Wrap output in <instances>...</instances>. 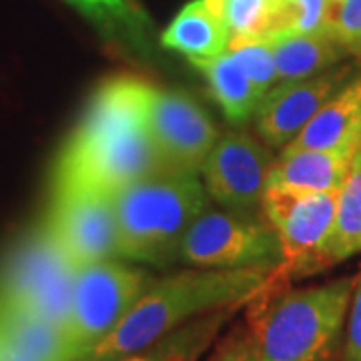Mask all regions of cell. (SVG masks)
Here are the masks:
<instances>
[{"label": "cell", "instance_id": "cell-14", "mask_svg": "<svg viewBox=\"0 0 361 361\" xmlns=\"http://www.w3.org/2000/svg\"><path fill=\"white\" fill-rule=\"evenodd\" d=\"M355 155L353 149H281L271 169L269 185L303 193H334L341 189Z\"/></svg>", "mask_w": 361, "mask_h": 361}, {"label": "cell", "instance_id": "cell-26", "mask_svg": "<svg viewBox=\"0 0 361 361\" xmlns=\"http://www.w3.org/2000/svg\"><path fill=\"white\" fill-rule=\"evenodd\" d=\"M205 361H259L257 345L251 327L245 323H237L221 337Z\"/></svg>", "mask_w": 361, "mask_h": 361}, {"label": "cell", "instance_id": "cell-11", "mask_svg": "<svg viewBox=\"0 0 361 361\" xmlns=\"http://www.w3.org/2000/svg\"><path fill=\"white\" fill-rule=\"evenodd\" d=\"M147 127L167 171L177 173L199 175L221 137L213 121L191 97L157 87L149 97Z\"/></svg>", "mask_w": 361, "mask_h": 361}, {"label": "cell", "instance_id": "cell-24", "mask_svg": "<svg viewBox=\"0 0 361 361\" xmlns=\"http://www.w3.org/2000/svg\"><path fill=\"white\" fill-rule=\"evenodd\" d=\"M281 32L331 37V0H281Z\"/></svg>", "mask_w": 361, "mask_h": 361}, {"label": "cell", "instance_id": "cell-2", "mask_svg": "<svg viewBox=\"0 0 361 361\" xmlns=\"http://www.w3.org/2000/svg\"><path fill=\"white\" fill-rule=\"evenodd\" d=\"M277 279H283L279 271L261 267H195L155 279L121 325L82 361H115L141 351L203 315L249 305Z\"/></svg>", "mask_w": 361, "mask_h": 361}, {"label": "cell", "instance_id": "cell-16", "mask_svg": "<svg viewBox=\"0 0 361 361\" xmlns=\"http://www.w3.org/2000/svg\"><path fill=\"white\" fill-rule=\"evenodd\" d=\"M82 14L104 39L121 49L149 54L153 47V20L139 0H65Z\"/></svg>", "mask_w": 361, "mask_h": 361}, {"label": "cell", "instance_id": "cell-25", "mask_svg": "<svg viewBox=\"0 0 361 361\" xmlns=\"http://www.w3.org/2000/svg\"><path fill=\"white\" fill-rule=\"evenodd\" d=\"M331 39L361 59V0H331Z\"/></svg>", "mask_w": 361, "mask_h": 361}, {"label": "cell", "instance_id": "cell-13", "mask_svg": "<svg viewBox=\"0 0 361 361\" xmlns=\"http://www.w3.org/2000/svg\"><path fill=\"white\" fill-rule=\"evenodd\" d=\"M283 149H361V66Z\"/></svg>", "mask_w": 361, "mask_h": 361}, {"label": "cell", "instance_id": "cell-3", "mask_svg": "<svg viewBox=\"0 0 361 361\" xmlns=\"http://www.w3.org/2000/svg\"><path fill=\"white\" fill-rule=\"evenodd\" d=\"M355 277L285 289L277 279L249 301L259 361H334L348 319Z\"/></svg>", "mask_w": 361, "mask_h": 361}, {"label": "cell", "instance_id": "cell-18", "mask_svg": "<svg viewBox=\"0 0 361 361\" xmlns=\"http://www.w3.org/2000/svg\"><path fill=\"white\" fill-rule=\"evenodd\" d=\"M191 65L207 78L211 97L217 101L229 123L243 125L255 116L265 94L251 82L231 52H223L207 61H195Z\"/></svg>", "mask_w": 361, "mask_h": 361}, {"label": "cell", "instance_id": "cell-12", "mask_svg": "<svg viewBox=\"0 0 361 361\" xmlns=\"http://www.w3.org/2000/svg\"><path fill=\"white\" fill-rule=\"evenodd\" d=\"M357 71L353 63H341L315 77L279 82L267 90L255 113L261 141L281 151Z\"/></svg>", "mask_w": 361, "mask_h": 361}, {"label": "cell", "instance_id": "cell-6", "mask_svg": "<svg viewBox=\"0 0 361 361\" xmlns=\"http://www.w3.org/2000/svg\"><path fill=\"white\" fill-rule=\"evenodd\" d=\"M75 271L47 229L39 227L16 243L0 267V307L25 311L65 329Z\"/></svg>", "mask_w": 361, "mask_h": 361}, {"label": "cell", "instance_id": "cell-21", "mask_svg": "<svg viewBox=\"0 0 361 361\" xmlns=\"http://www.w3.org/2000/svg\"><path fill=\"white\" fill-rule=\"evenodd\" d=\"M361 253V149L337 191L334 231L327 245V267Z\"/></svg>", "mask_w": 361, "mask_h": 361}, {"label": "cell", "instance_id": "cell-4", "mask_svg": "<svg viewBox=\"0 0 361 361\" xmlns=\"http://www.w3.org/2000/svg\"><path fill=\"white\" fill-rule=\"evenodd\" d=\"M203 180L193 173L163 171L111 195L121 259L165 265L179 257L185 233L207 209Z\"/></svg>", "mask_w": 361, "mask_h": 361}, {"label": "cell", "instance_id": "cell-8", "mask_svg": "<svg viewBox=\"0 0 361 361\" xmlns=\"http://www.w3.org/2000/svg\"><path fill=\"white\" fill-rule=\"evenodd\" d=\"M179 259L201 269H279L281 247L265 219L205 209L185 233Z\"/></svg>", "mask_w": 361, "mask_h": 361}, {"label": "cell", "instance_id": "cell-9", "mask_svg": "<svg viewBox=\"0 0 361 361\" xmlns=\"http://www.w3.org/2000/svg\"><path fill=\"white\" fill-rule=\"evenodd\" d=\"M42 227L75 269L121 259L111 195L87 189H52Z\"/></svg>", "mask_w": 361, "mask_h": 361}, {"label": "cell", "instance_id": "cell-23", "mask_svg": "<svg viewBox=\"0 0 361 361\" xmlns=\"http://www.w3.org/2000/svg\"><path fill=\"white\" fill-rule=\"evenodd\" d=\"M229 52L235 56L239 66L245 71L251 82L257 87L263 94L279 85L277 77V65L275 56L271 52L269 44L265 39H251V37H231Z\"/></svg>", "mask_w": 361, "mask_h": 361}, {"label": "cell", "instance_id": "cell-7", "mask_svg": "<svg viewBox=\"0 0 361 361\" xmlns=\"http://www.w3.org/2000/svg\"><path fill=\"white\" fill-rule=\"evenodd\" d=\"M337 191L303 193L269 185L261 201L263 219L269 223L281 247L283 279L310 277L327 269V245L334 231Z\"/></svg>", "mask_w": 361, "mask_h": 361}, {"label": "cell", "instance_id": "cell-28", "mask_svg": "<svg viewBox=\"0 0 361 361\" xmlns=\"http://www.w3.org/2000/svg\"><path fill=\"white\" fill-rule=\"evenodd\" d=\"M203 2H207V4H209L211 8H215L217 13L223 14V4H225L227 0H203Z\"/></svg>", "mask_w": 361, "mask_h": 361}, {"label": "cell", "instance_id": "cell-27", "mask_svg": "<svg viewBox=\"0 0 361 361\" xmlns=\"http://www.w3.org/2000/svg\"><path fill=\"white\" fill-rule=\"evenodd\" d=\"M341 349V361H361V271L353 279V291L345 319V339Z\"/></svg>", "mask_w": 361, "mask_h": 361}, {"label": "cell", "instance_id": "cell-5", "mask_svg": "<svg viewBox=\"0 0 361 361\" xmlns=\"http://www.w3.org/2000/svg\"><path fill=\"white\" fill-rule=\"evenodd\" d=\"M153 275L118 259L75 271L65 339L71 361H82L115 331L153 285Z\"/></svg>", "mask_w": 361, "mask_h": 361}, {"label": "cell", "instance_id": "cell-1", "mask_svg": "<svg viewBox=\"0 0 361 361\" xmlns=\"http://www.w3.org/2000/svg\"><path fill=\"white\" fill-rule=\"evenodd\" d=\"M151 90V82L135 77L103 82L59 155L52 189L113 195L167 171L147 127Z\"/></svg>", "mask_w": 361, "mask_h": 361}, {"label": "cell", "instance_id": "cell-10", "mask_svg": "<svg viewBox=\"0 0 361 361\" xmlns=\"http://www.w3.org/2000/svg\"><path fill=\"white\" fill-rule=\"evenodd\" d=\"M275 157L271 147L245 133H225L207 155L199 177L207 195L227 211L261 209Z\"/></svg>", "mask_w": 361, "mask_h": 361}, {"label": "cell", "instance_id": "cell-22", "mask_svg": "<svg viewBox=\"0 0 361 361\" xmlns=\"http://www.w3.org/2000/svg\"><path fill=\"white\" fill-rule=\"evenodd\" d=\"M223 18L231 37L267 39L281 32V0H227Z\"/></svg>", "mask_w": 361, "mask_h": 361}, {"label": "cell", "instance_id": "cell-17", "mask_svg": "<svg viewBox=\"0 0 361 361\" xmlns=\"http://www.w3.org/2000/svg\"><path fill=\"white\" fill-rule=\"evenodd\" d=\"M279 82H295L341 65L349 56L329 35L275 32L267 37Z\"/></svg>", "mask_w": 361, "mask_h": 361}, {"label": "cell", "instance_id": "cell-15", "mask_svg": "<svg viewBox=\"0 0 361 361\" xmlns=\"http://www.w3.org/2000/svg\"><path fill=\"white\" fill-rule=\"evenodd\" d=\"M231 30L223 14L203 0H193L180 8L161 35L165 49L180 52L191 63L215 59L229 51Z\"/></svg>", "mask_w": 361, "mask_h": 361}, {"label": "cell", "instance_id": "cell-19", "mask_svg": "<svg viewBox=\"0 0 361 361\" xmlns=\"http://www.w3.org/2000/svg\"><path fill=\"white\" fill-rule=\"evenodd\" d=\"M0 349L37 361H71L59 325L8 307H0Z\"/></svg>", "mask_w": 361, "mask_h": 361}, {"label": "cell", "instance_id": "cell-20", "mask_svg": "<svg viewBox=\"0 0 361 361\" xmlns=\"http://www.w3.org/2000/svg\"><path fill=\"white\" fill-rule=\"evenodd\" d=\"M237 310L239 307L203 315L175 329L173 334L161 337L153 345L115 361H197L215 341L223 325L229 322V317Z\"/></svg>", "mask_w": 361, "mask_h": 361}]
</instances>
